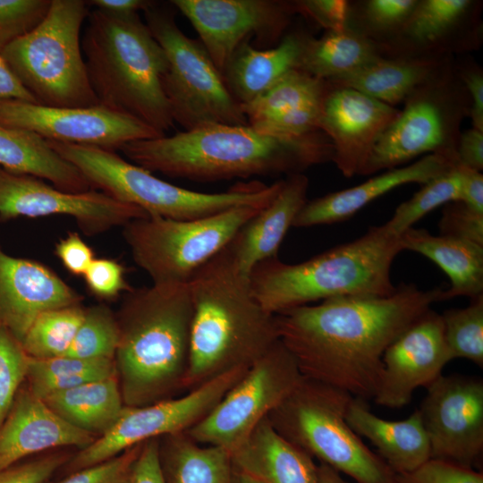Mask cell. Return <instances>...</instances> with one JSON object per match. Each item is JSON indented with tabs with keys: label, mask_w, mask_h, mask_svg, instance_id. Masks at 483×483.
Segmentation results:
<instances>
[{
	"label": "cell",
	"mask_w": 483,
	"mask_h": 483,
	"mask_svg": "<svg viewBox=\"0 0 483 483\" xmlns=\"http://www.w3.org/2000/svg\"><path fill=\"white\" fill-rule=\"evenodd\" d=\"M442 289L401 284L384 297H336L275 314L278 338L304 377L373 399L387 347L439 301Z\"/></svg>",
	"instance_id": "cell-1"
},
{
	"label": "cell",
	"mask_w": 483,
	"mask_h": 483,
	"mask_svg": "<svg viewBox=\"0 0 483 483\" xmlns=\"http://www.w3.org/2000/svg\"><path fill=\"white\" fill-rule=\"evenodd\" d=\"M120 150L131 163L151 173L205 182L301 174L332 161L334 153L322 131L281 137L249 124L220 123L132 141Z\"/></svg>",
	"instance_id": "cell-2"
},
{
	"label": "cell",
	"mask_w": 483,
	"mask_h": 483,
	"mask_svg": "<svg viewBox=\"0 0 483 483\" xmlns=\"http://www.w3.org/2000/svg\"><path fill=\"white\" fill-rule=\"evenodd\" d=\"M192 303L184 393L236 369H249L278 340L275 315L255 298L228 245L188 282Z\"/></svg>",
	"instance_id": "cell-3"
},
{
	"label": "cell",
	"mask_w": 483,
	"mask_h": 483,
	"mask_svg": "<svg viewBox=\"0 0 483 483\" xmlns=\"http://www.w3.org/2000/svg\"><path fill=\"white\" fill-rule=\"evenodd\" d=\"M192 303L188 283L127 292L116 316L114 354L123 403L140 407L184 394Z\"/></svg>",
	"instance_id": "cell-4"
},
{
	"label": "cell",
	"mask_w": 483,
	"mask_h": 483,
	"mask_svg": "<svg viewBox=\"0 0 483 483\" xmlns=\"http://www.w3.org/2000/svg\"><path fill=\"white\" fill-rule=\"evenodd\" d=\"M87 19L81 49L99 104L165 135L174 122L162 87L167 69L162 47L138 13L94 9Z\"/></svg>",
	"instance_id": "cell-5"
},
{
	"label": "cell",
	"mask_w": 483,
	"mask_h": 483,
	"mask_svg": "<svg viewBox=\"0 0 483 483\" xmlns=\"http://www.w3.org/2000/svg\"><path fill=\"white\" fill-rule=\"evenodd\" d=\"M400 235L385 225L306 261L287 264L278 258L258 264L250 275L251 291L272 314L336 297H384L396 287L391 267L402 251Z\"/></svg>",
	"instance_id": "cell-6"
},
{
	"label": "cell",
	"mask_w": 483,
	"mask_h": 483,
	"mask_svg": "<svg viewBox=\"0 0 483 483\" xmlns=\"http://www.w3.org/2000/svg\"><path fill=\"white\" fill-rule=\"evenodd\" d=\"M50 147L73 165L94 190L123 203L134 205L148 216L175 220L207 217L233 208H264L282 187L259 182L239 183L226 191L206 193L188 190L155 176L115 151L91 146L47 140Z\"/></svg>",
	"instance_id": "cell-7"
},
{
	"label": "cell",
	"mask_w": 483,
	"mask_h": 483,
	"mask_svg": "<svg viewBox=\"0 0 483 483\" xmlns=\"http://www.w3.org/2000/svg\"><path fill=\"white\" fill-rule=\"evenodd\" d=\"M352 398L303 377L267 418L283 437L356 483H396L397 474L347 423Z\"/></svg>",
	"instance_id": "cell-8"
},
{
	"label": "cell",
	"mask_w": 483,
	"mask_h": 483,
	"mask_svg": "<svg viewBox=\"0 0 483 483\" xmlns=\"http://www.w3.org/2000/svg\"><path fill=\"white\" fill-rule=\"evenodd\" d=\"M89 14L86 1L51 0L42 22L1 52L38 104L64 108L99 105L81 49L80 30Z\"/></svg>",
	"instance_id": "cell-9"
},
{
	"label": "cell",
	"mask_w": 483,
	"mask_h": 483,
	"mask_svg": "<svg viewBox=\"0 0 483 483\" xmlns=\"http://www.w3.org/2000/svg\"><path fill=\"white\" fill-rule=\"evenodd\" d=\"M470 109V97L450 56L406 97L403 108L378 139L359 175L400 167L424 154L458 163L460 127Z\"/></svg>",
	"instance_id": "cell-10"
},
{
	"label": "cell",
	"mask_w": 483,
	"mask_h": 483,
	"mask_svg": "<svg viewBox=\"0 0 483 483\" xmlns=\"http://www.w3.org/2000/svg\"><path fill=\"white\" fill-rule=\"evenodd\" d=\"M170 5L155 2L143 12L147 26L166 55L162 87L174 122L185 131L215 123L248 124L221 72L202 43L181 30Z\"/></svg>",
	"instance_id": "cell-11"
},
{
	"label": "cell",
	"mask_w": 483,
	"mask_h": 483,
	"mask_svg": "<svg viewBox=\"0 0 483 483\" xmlns=\"http://www.w3.org/2000/svg\"><path fill=\"white\" fill-rule=\"evenodd\" d=\"M262 208L241 206L191 220L148 216L124 225L123 236L153 284H184Z\"/></svg>",
	"instance_id": "cell-12"
},
{
	"label": "cell",
	"mask_w": 483,
	"mask_h": 483,
	"mask_svg": "<svg viewBox=\"0 0 483 483\" xmlns=\"http://www.w3.org/2000/svg\"><path fill=\"white\" fill-rule=\"evenodd\" d=\"M302 377L294 359L278 340L207 416L185 433L199 445L220 447L231 453Z\"/></svg>",
	"instance_id": "cell-13"
},
{
	"label": "cell",
	"mask_w": 483,
	"mask_h": 483,
	"mask_svg": "<svg viewBox=\"0 0 483 483\" xmlns=\"http://www.w3.org/2000/svg\"><path fill=\"white\" fill-rule=\"evenodd\" d=\"M248 369H233L174 398L140 407L125 406L107 432L75 454L69 471L105 462L149 439L187 431L207 416Z\"/></svg>",
	"instance_id": "cell-14"
},
{
	"label": "cell",
	"mask_w": 483,
	"mask_h": 483,
	"mask_svg": "<svg viewBox=\"0 0 483 483\" xmlns=\"http://www.w3.org/2000/svg\"><path fill=\"white\" fill-rule=\"evenodd\" d=\"M0 124L33 131L47 140L110 151L132 141L164 136L135 117L100 104L64 108L2 99Z\"/></svg>",
	"instance_id": "cell-15"
},
{
	"label": "cell",
	"mask_w": 483,
	"mask_h": 483,
	"mask_svg": "<svg viewBox=\"0 0 483 483\" xmlns=\"http://www.w3.org/2000/svg\"><path fill=\"white\" fill-rule=\"evenodd\" d=\"M198 32L223 72L233 52L255 36L264 46L279 43L296 14L293 1L173 0Z\"/></svg>",
	"instance_id": "cell-16"
},
{
	"label": "cell",
	"mask_w": 483,
	"mask_h": 483,
	"mask_svg": "<svg viewBox=\"0 0 483 483\" xmlns=\"http://www.w3.org/2000/svg\"><path fill=\"white\" fill-rule=\"evenodd\" d=\"M62 215L72 217L87 236L103 233L131 220L148 216L141 208L102 191L67 192L44 180L0 167V221Z\"/></svg>",
	"instance_id": "cell-17"
},
{
	"label": "cell",
	"mask_w": 483,
	"mask_h": 483,
	"mask_svg": "<svg viewBox=\"0 0 483 483\" xmlns=\"http://www.w3.org/2000/svg\"><path fill=\"white\" fill-rule=\"evenodd\" d=\"M426 388L418 410L431 458L473 469L483 452V380L441 375Z\"/></svg>",
	"instance_id": "cell-18"
},
{
	"label": "cell",
	"mask_w": 483,
	"mask_h": 483,
	"mask_svg": "<svg viewBox=\"0 0 483 483\" xmlns=\"http://www.w3.org/2000/svg\"><path fill=\"white\" fill-rule=\"evenodd\" d=\"M452 360L441 314L429 309L386 350L373 400L386 408H402L416 389L438 378Z\"/></svg>",
	"instance_id": "cell-19"
},
{
	"label": "cell",
	"mask_w": 483,
	"mask_h": 483,
	"mask_svg": "<svg viewBox=\"0 0 483 483\" xmlns=\"http://www.w3.org/2000/svg\"><path fill=\"white\" fill-rule=\"evenodd\" d=\"M400 109L351 88L333 85L325 97L320 130L333 145L332 162L351 178L360 173L373 148Z\"/></svg>",
	"instance_id": "cell-20"
},
{
	"label": "cell",
	"mask_w": 483,
	"mask_h": 483,
	"mask_svg": "<svg viewBox=\"0 0 483 483\" xmlns=\"http://www.w3.org/2000/svg\"><path fill=\"white\" fill-rule=\"evenodd\" d=\"M479 2L418 0L401 29L378 45L386 57H443L472 49L479 39Z\"/></svg>",
	"instance_id": "cell-21"
},
{
	"label": "cell",
	"mask_w": 483,
	"mask_h": 483,
	"mask_svg": "<svg viewBox=\"0 0 483 483\" xmlns=\"http://www.w3.org/2000/svg\"><path fill=\"white\" fill-rule=\"evenodd\" d=\"M83 297L47 266L0 246V327L20 343L43 311L82 304Z\"/></svg>",
	"instance_id": "cell-22"
},
{
	"label": "cell",
	"mask_w": 483,
	"mask_h": 483,
	"mask_svg": "<svg viewBox=\"0 0 483 483\" xmlns=\"http://www.w3.org/2000/svg\"><path fill=\"white\" fill-rule=\"evenodd\" d=\"M329 82L294 69L253 100L242 104L247 123L262 132L298 137L320 130Z\"/></svg>",
	"instance_id": "cell-23"
},
{
	"label": "cell",
	"mask_w": 483,
	"mask_h": 483,
	"mask_svg": "<svg viewBox=\"0 0 483 483\" xmlns=\"http://www.w3.org/2000/svg\"><path fill=\"white\" fill-rule=\"evenodd\" d=\"M96 438L60 418L27 388L17 394L0 427V471L30 454L64 446L83 449Z\"/></svg>",
	"instance_id": "cell-24"
},
{
	"label": "cell",
	"mask_w": 483,
	"mask_h": 483,
	"mask_svg": "<svg viewBox=\"0 0 483 483\" xmlns=\"http://www.w3.org/2000/svg\"><path fill=\"white\" fill-rule=\"evenodd\" d=\"M454 164L430 154L410 165L386 170L356 186L307 201L297 215L294 227H310L344 221L390 191L409 183L423 184Z\"/></svg>",
	"instance_id": "cell-25"
},
{
	"label": "cell",
	"mask_w": 483,
	"mask_h": 483,
	"mask_svg": "<svg viewBox=\"0 0 483 483\" xmlns=\"http://www.w3.org/2000/svg\"><path fill=\"white\" fill-rule=\"evenodd\" d=\"M308 177L288 175L275 197L250 218L228 244L239 271L246 276L259 263L277 258L280 245L307 200Z\"/></svg>",
	"instance_id": "cell-26"
},
{
	"label": "cell",
	"mask_w": 483,
	"mask_h": 483,
	"mask_svg": "<svg viewBox=\"0 0 483 483\" xmlns=\"http://www.w3.org/2000/svg\"><path fill=\"white\" fill-rule=\"evenodd\" d=\"M230 454L235 470L260 483L318 482L314 459L283 437L267 417Z\"/></svg>",
	"instance_id": "cell-27"
},
{
	"label": "cell",
	"mask_w": 483,
	"mask_h": 483,
	"mask_svg": "<svg viewBox=\"0 0 483 483\" xmlns=\"http://www.w3.org/2000/svg\"><path fill=\"white\" fill-rule=\"evenodd\" d=\"M365 402L352 399L346 421L355 433L376 446L378 455L396 474L411 471L431 458L429 440L419 410L403 420L392 421L376 416Z\"/></svg>",
	"instance_id": "cell-28"
},
{
	"label": "cell",
	"mask_w": 483,
	"mask_h": 483,
	"mask_svg": "<svg viewBox=\"0 0 483 483\" xmlns=\"http://www.w3.org/2000/svg\"><path fill=\"white\" fill-rule=\"evenodd\" d=\"M309 35L290 32L273 47L258 49L249 41L232 55L222 75L228 90L240 104L248 103L265 92L286 73L300 68Z\"/></svg>",
	"instance_id": "cell-29"
},
{
	"label": "cell",
	"mask_w": 483,
	"mask_h": 483,
	"mask_svg": "<svg viewBox=\"0 0 483 483\" xmlns=\"http://www.w3.org/2000/svg\"><path fill=\"white\" fill-rule=\"evenodd\" d=\"M400 239L403 250L423 255L448 276L450 288L442 290L440 301L483 295V246L414 227L405 230Z\"/></svg>",
	"instance_id": "cell-30"
},
{
	"label": "cell",
	"mask_w": 483,
	"mask_h": 483,
	"mask_svg": "<svg viewBox=\"0 0 483 483\" xmlns=\"http://www.w3.org/2000/svg\"><path fill=\"white\" fill-rule=\"evenodd\" d=\"M0 167L47 180L67 192L91 190L80 172L54 150L38 134L0 124Z\"/></svg>",
	"instance_id": "cell-31"
},
{
	"label": "cell",
	"mask_w": 483,
	"mask_h": 483,
	"mask_svg": "<svg viewBox=\"0 0 483 483\" xmlns=\"http://www.w3.org/2000/svg\"><path fill=\"white\" fill-rule=\"evenodd\" d=\"M450 56H381L343 76L327 80L351 88L372 98L394 106L403 103L418 87L427 81Z\"/></svg>",
	"instance_id": "cell-32"
},
{
	"label": "cell",
	"mask_w": 483,
	"mask_h": 483,
	"mask_svg": "<svg viewBox=\"0 0 483 483\" xmlns=\"http://www.w3.org/2000/svg\"><path fill=\"white\" fill-rule=\"evenodd\" d=\"M41 400L66 422L96 437L113 427L125 407L116 377L90 381Z\"/></svg>",
	"instance_id": "cell-33"
},
{
	"label": "cell",
	"mask_w": 483,
	"mask_h": 483,
	"mask_svg": "<svg viewBox=\"0 0 483 483\" xmlns=\"http://www.w3.org/2000/svg\"><path fill=\"white\" fill-rule=\"evenodd\" d=\"M159 451L169 483H235L230 453L199 445L185 432L160 437Z\"/></svg>",
	"instance_id": "cell-34"
},
{
	"label": "cell",
	"mask_w": 483,
	"mask_h": 483,
	"mask_svg": "<svg viewBox=\"0 0 483 483\" xmlns=\"http://www.w3.org/2000/svg\"><path fill=\"white\" fill-rule=\"evenodd\" d=\"M381 56L383 55L376 42L347 26L342 30L326 31L318 38L309 36L299 69L329 80L348 74Z\"/></svg>",
	"instance_id": "cell-35"
},
{
	"label": "cell",
	"mask_w": 483,
	"mask_h": 483,
	"mask_svg": "<svg viewBox=\"0 0 483 483\" xmlns=\"http://www.w3.org/2000/svg\"><path fill=\"white\" fill-rule=\"evenodd\" d=\"M116 377L114 359H80L67 355L33 359L29 357L28 390L39 399L82 384Z\"/></svg>",
	"instance_id": "cell-36"
},
{
	"label": "cell",
	"mask_w": 483,
	"mask_h": 483,
	"mask_svg": "<svg viewBox=\"0 0 483 483\" xmlns=\"http://www.w3.org/2000/svg\"><path fill=\"white\" fill-rule=\"evenodd\" d=\"M85 308L77 304L41 312L21 342L26 354L33 359L65 355L83 319Z\"/></svg>",
	"instance_id": "cell-37"
},
{
	"label": "cell",
	"mask_w": 483,
	"mask_h": 483,
	"mask_svg": "<svg viewBox=\"0 0 483 483\" xmlns=\"http://www.w3.org/2000/svg\"><path fill=\"white\" fill-rule=\"evenodd\" d=\"M462 168L459 163L422 184L408 200L400 204L392 217L384 224L393 233L401 235L435 208L449 202L460 201Z\"/></svg>",
	"instance_id": "cell-38"
},
{
	"label": "cell",
	"mask_w": 483,
	"mask_h": 483,
	"mask_svg": "<svg viewBox=\"0 0 483 483\" xmlns=\"http://www.w3.org/2000/svg\"><path fill=\"white\" fill-rule=\"evenodd\" d=\"M418 0H367L350 3L347 26L377 45L391 38L411 15Z\"/></svg>",
	"instance_id": "cell-39"
},
{
	"label": "cell",
	"mask_w": 483,
	"mask_h": 483,
	"mask_svg": "<svg viewBox=\"0 0 483 483\" xmlns=\"http://www.w3.org/2000/svg\"><path fill=\"white\" fill-rule=\"evenodd\" d=\"M445 341L452 359H466L483 367V295L462 309L441 314Z\"/></svg>",
	"instance_id": "cell-40"
},
{
	"label": "cell",
	"mask_w": 483,
	"mask_h": 483,
	"mask_svg": "<svg viewBox=\"0 0 483 483\" xmlns=\"http://www.w3.org/2000/svg\"><path fill=\"white\" fill-rule=\"evenodd\" d=\"M119 341L115 314L105 304L85 308L83 319L65 355L80 359H114Z\"/></svg>",
	"instance_id": "cell-41"
},
{
	"label": "cell",
	"mask_w": 483,
	"mask_h": 483,
	"mask_svg": "<svg viewBox=\"0 0 483 483\" xmlns=\"http://www.w3.org/2000/svg\"><path fill=\"white\" fill-rule=\"evenodd\" d=\"M29 356L21 343L0 327V427L27 377Z\"/></svg>",
	"instance_id": "cell-42"
},
{
	"label": "cell",
	"mask_w": 483,
	"mask_h": 483,
	"mask_svg": "<svg viewBox=\"0 0 483 483\" xmlns=\"http://www.w3.org/2000/svg\"><path fill=\"white\" fill-rule=\"evenodd\" d=\"M51 0H0V54L47 16Z\"/></svg>",
	"instance_id": "cell-43"
},
{
	"label": "cell",
	"mask_w": 483,
	"mask_h": 483,
	"mask_svg": "<svg viewBox=\"0 0 483 483\" xmlns=\"http://www.w3.org/2000/svg\"><path fill=\"white\" fill-rule=\"evenodd\" d=\"M142 444L105 462L73 471L70 476L56 483H128Z\"/></svg>",
	"instance_id": "cell-44"
},
{
	"label": "cell",
	"mask_w": 483,
	"mask_h": 483,
	"mask_svg": "<svg viewBox=\"0 0 483 483\" xmlns=\"http://www.w3.org/2000/svg\"><path fill=\"white\" fill-rule=\"evenodd\" d=\"M396 483H483V474L472 468L430 458L411 471L397 474Z\"/></svg>",
	"instance_id": "cell-45"
},
{
	"label": "cell",
	"mask_w": 483,
	"mask_h": 483,
	"mask_svg": "<svg viewBox=\"0 0 483 483\" xmlns=\"http://www.w3.org/2000/svg\"><path fill=\"white\" fill-rule=\"evenodd\" d=\"M125 268L118 261L111 258H95L83 275L89 292L103 301H112L121 292H127L131 287L124 276Z\"/></svg>",
	"instance_id": "cell-46"
},
{
	"label": "cell",
	"mask_w": 483,
	"mask_h": 483,
	"mask_svg": "<svg viewBox=\"0 0 483 483\" xmlns=\"http://www.w3.org/2000/svg\"><path fill=\"white\" fill-rule=\"evenodd\" d=\"M438 226L441 235L483 246V213L474 210L462 201L444 205Z\"/></svg>",
	"instance_id": "cell-47"
},
{
	"label": "cell",
	"mask_w": 483,
	"mask_h": 483,
	"mask_svg": "<svg viewBox=\"0 0 483 483\" xmlns=\"http://www.w3.org/2000/svg\"><path fill=\"white\" fill-rule=\"evenodd\" d=\"M296 13L310 19L326 31L347 27L350 2L345 0L293 1Z\"/></svg>",
	"instance_id": "cell-48"
},
{
	"label": "cell",
	"mask_w": 483,
	"mask_h": 483,
	"mask_svg": "<svg viewBox=\"0 0 483 483\" xmlns=\"http://www.w3.org/2000/svg\"><path fill=\"white\" fill-rule=\"evenodd\" d=\"M63 453H52L0 471V483H47L66 461Z\"/></svg>",
	"instance_id": "cell-49"
},
{
	"label": "cell",
	"mask_w": 483,
	"mask_h": 483,
	"mask_svg": "<svg viewBox=\"0 0 483 483\" xmlns=\"http://www.w3.org/2000/svg\"><path fill=\"white\" fill-rule=\"evenodd\" d=\"M55 254L66 270L77 276H83L96 258L91 247L76 232H70L59 240L55 246Z\"/></svg>",
	"instance_id": "cell-50"
},
{
	"label": "cell",
	"mask_w": 483,
	"mask_h": 483,
	"mask_svg": "<svg viewBox=\"0 0 483 483\" xmlns=\"http://www.w3.org/2000/svg\"><path fill=\"white\" fill-rule=\"evenodd\" d=\"M159 440L156 437L142 444L128 483H169L161 463Z\"/></svg>",
	"instance_id": "cell-51"
},
{
	"label": "cell",
	"mask_w": 483,
	"mask_h": 483,
	"mask_svg": "<svg viewBox=\"0 0 483 483\" xmlns=\"http://www.w3.org/2000/svg\"><path fill=\"white\" fill-rule=\"evenodd\" d=\"M454 67L470 97L472 128L483 131V71L474 63L454 64Z\"/></svg>",
	"instance_id": "cell-52"
},
{
	"label": "cell",
	"mask_w": 483,
	"mask_h": 483,
	"mask_svg": "<svg viewBox=\"0 0 483 483\" xmlns=\"http://www.w3.org/2000/svg\"><path fill=\"white\" fill-rule=\"evenodd\" d=\"M458 163L481 172L483 169V131L470 128L461 132L457 145Z\"/></svg>",
	"instance_id": "cell-53"
},
{
	"label": "cell",
	"mask_w": 483,
	"mask_h": 483,
	"mask_svg": "<svg viewBox=\"0 0 483 483\" xmlns=\"http://www.w3.org/2000/svg\"><path fill=\"white\" fill-rule=\"evenodd\" d=\"M14 99L38 104L0 55V100Z\"/></svg>",
	"instance_id": "cell-54"
},
{
	"label": "cell",
	"mask_w": 483,
	"mask_h": 483,
	"mask_svg": "<svg viewBox=\"0 0 483 483\" xmlns=\"http://www.w3.org/2000/svg\"><path fill=\"white\" fill-rule=\"evenodd\" d=\"M462 187L460 201L483 213V175L480 172L466 166L462 165Z\"/></svg>",
	"instance_id": "cell-55"
},
{
	"label": "cell",
	"mask_w": 483,
	"mask_h": 483,
	"mask_svg": "<svg viewBox=\"0 0 483 483\" xmlns=\"http://www.w3.org/2000/svg\"><path fill=\"white\" fill-rule=\"evenodd\" d=\"M156 1L150 0H91L86 1L88 6L114 14L138 13V11H145Z\"/></svg>",
	"instance_id": "cell-56"
},
{
	"label": "cell",
	"mask_w": 483,
	"mask_h": 483,
	"mask_svg": "<svg viewBox=\"0 0 483 483\" xmlns=\"http://www.w3.org/2000/svg\"><path fill=\"white\" fill-rule=\"evenodd\" d=\"M318 483H349L345 481L341 474L325 463L318 465Z\"/></svg>",
	"instance_id": "cell-57"
},
{
	"label": "cell",
	"mask_w": 483,
	"mask_h": 483,
	"mask_svg": "<svg viewBox=\"0 0 483 483\" xmlns=\"http://www.w3.org/2000/svg\"><path fill=\"white\" fill-rule=\"evenodd\" d=\"M235 483H260L254 478L235 470Z\"/></svg>",
	"instance_id": "cell-58"
}]
</instances>
